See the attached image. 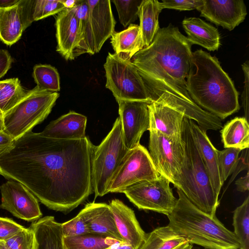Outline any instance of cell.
Instances as JSON below:
<instances>
[{
    "label": "cell",
    "mask_w": 249,
    "mask_h": 249,
    "mask_svg": "<svg viewBox=\"0 0 249 249\" xmlns=\"http://www.w3.org/2000/svg\"><path fill=\"white\" fill-rule=\"evenodd\" d=\"M93 146L88 137L56 139L31 131L0 155V175L23 184L48 208L68 213L93 192Z\"/></svg>",
    "instance_id": "1"
},
{
    "label": "cell",
    "mask_w": 249,
    "mask_h": 249,
    "mask_svg": "<svg viewBox=\"0 0 249 249\" xmlns=\"http://www.w3.org/2000/svg\"><path fill=\"white\" fill-rule=\"evenodd\" d=\"M193 246L169 226L159 227L148 233L138 249H192Z\"/></svg>",
    "instance_id": "25"
},
{
    "label": "cell",
    "mask_w": 249,
    "mask_h": 249,
    "mask_svg": "<svg viewBox=\"0 0 249 249\" xmlns=\"http://www.w3.org/2000/svg\"><path fill=\"white\" fill-rule=\"evenodd\" d=\"M27 92L18 78L0 81V109L3 115L20 101Z\"/></svg>",
    "instance_id": "31"
},
{
    "label": "cell",
    "mask_w": 249,
    "mask_h": 249,
    "mask_svg": "<svg viewBox=\"0 0 249 249\" xmlns=\"http://www.w3.org/2000/svg\"><path fill=\"white\" fill-rule=\"evenodd\" d=\"M4 242L8 249H37L35 234L30 227Z\"/></svg>",
    "instance_id": "37"
},
{
    "label": "cell",
    "mask_w": 249,
    "mask_h": 249,
    "mask_svg": "<svg viewBox=\"0 0 249 249\" xmlns=\"http://www.w3.org/2000/svg\"><path fill=\"white\" fill-rule=\"evenodd\" d=\"M65 9H71L77 4L78 0H61Z\"/></svg>",
    "instance_id": "47"
},
{
    "label": "cell",
    "mask_w": 249,
    "mask_h": 249,
    "mask_svg": "<svg viewBox=\"0 0 249 249\" xmlns=\"http://www.w3.org/2000/svg\"><path fill=\"white\" fill-rule=\"evenodd\" d=\"M235 184L238 191L245 192L248 191L249 188V170L247 171L246 175L238 178L235 181Z\"/></svg>",
    "instance_id": "45"
},
{
    "label": "cell",
    "mask_w": 249,
    "mask_h": 249,
    "mask_svg": "<svg viewBox=\"0 0 249 249\" xmlns=\"http://www.w3.org/2000/svg\"><path fill=\"white\" fill-rule=\"evenodd\" d=\"M34 0H19L13 6L0 8V40L11 46L21 37L24 30L34 21Z\"/></svg>",
    "instance_id": "14"
},
{
    "label": "cell",
    "mask_w": 249,
    "mask_h": 249,
    "mask_svg": "<svg viewBox=\"0 0 249 249\" xmlns=\"http://www.w3.org/2000/svg\"><path fill=\"white\" fill-rule=\"evenodd\" d=\"M242 68L244 71L245 76L244 90L242 95V106L245 112V118L249 122V61L248 60L242 64Z\"/></svg>",
    "instance_id": "41"
},
{
    "label": "cell",
    "mask_w": 249,
    "mask_h": 249,
    "mask_svg": "<svg viewBox=\"0 0 249 249\" xmlns=\"http://www.w3.org/2000/svg\"><path fill=\"white\" fill-rule=\"evenodd\" d=\"M191 131L200 157L209 175L212 187L219 196L221 183L217 160V150L206 134V131L191 120Z\"/></svg>",
    "instance_id": "22"
},
{
    "label": "cell",
    "mask_w": 249,
    "mask_h": 249,
    "mask_svg": "<svg viewBox=\"0 0 249 249\" xmlns=\"http://www.w3.org/2000/svg\"><path fill=\"white\" fill-rule=\"evenodd\" d=\"M0 207L14 216L26 220H36L41 217L38 199L23 184L10 180L0 186Z\"/></svg>",
    "instance_id": "12"
},
{
    "label": "cell",
    "mask_w": 249,
    "mask_h": 249,
    "mask_svg": "<svg viewBox=\"0 0 249 249\" xmlns=\"http://www.w3.org/2000/svg\"><path fill=\"white\" fill-rule=\"evenodd\" d=\"M24 228L11 219L0 217V241L12 237Z\"/></svg>",
    "instance_id": "40"
},
{
    "label": "cell",
    "mask_w": 249,
    "mask_h": 249,
    "mask_svg": "<svg viewBox=\"0 0 249 249\" xmlns=\"http://www.w3.org/2000/svg\"><path fill=\"white\" fill-rule=\"evenodd\" d=\"M191 120L184 117L183 120L181 138L184 146V156L179 172L173 184L198 209L213 216L219 204L218 196L212 187L193 139Z\"/></svg>",
    "instance_id": "5"
},
{
    "label": "cell",
    "mask_w": 249,
    "mask_h": 249,
    "mask_svg": "<svg viewBox=\"0 0 249 249\" xmlns=\"http://www.w3.org/2000/svg\"><path fill=\"white\" fill-rule=\"evenodd\" d=\"M79 213L84 219L90 232L124 241L117 230L108 204L95 202L88 203Z\"/></svg>",
    "instance_id": "20"
},
{
    "label": "cell",
    "mask_w": 249,
    "mask_h": 249,
    "mask_svg": "<svg viewBox=\"0 0 249 249\" xmlns=\"http://www.w3.org/2000/svg\"><path fill=\"white\" fill-rule=\"evenodd\" d=\"M182 24L187 35L186 37L192 45H199L210 51L219 49L220 34L215 27L195 17L185 18Z\"/></svg>",
    "instance_id": "23"
},
{
    "label": "cell",
    "mask_w": 249,
    "mask_h": 249,
    "mask_svg": "<svg viewBox=\"0 0 249 249\" xmlns=\"http://www.w3.org/2000/svg\"><path fill=\"white\" fill-rule=\"evenodd\" d=\"M19 0H0V8H6L14 5Z\"/></svg>",
    "instance_id": "48"
},
{
    "label": "cell",
    "mask_w": 249,
    "mask_h": 249,
    "mask_svg": "<svg viewBox=\"0 0 249 249\" xmlns=\"http://www.w3.org/2000/svg\"><path fill=\"white\" fill-rule=\"evenodd\" d=\"M242 150L232 147L225 148L217 150L218 169L221 183L234 172L239 160V155Z\"/></svg>",
    "instance_id": "34"
},
{
    "label": "cell",
    "mask_w": 249,
    "mask_h": 249,
    "mask_svg": "<svg viewBox=\"0 0 249 249\" xmlns=\"http://www.w3.org/2000/svg\"><path fill=\"white\" fill-rule=\"evenodd\" d=\"M3 114L0 109V131L3 130Z\"/></svg>",
    "instance_id": "49"
},
{
    "label": "cell",
    "mask_w": 249,
    "mask_h": 249,
    "mask_svg": "<svg viewBox=\"0 0 249 249\" xmlns=\"http://www.w3.org/2000/svg\"><path fill=\"white\" fill-rule=\"evenodd\" d=\"M186 89L198 107L221 120L240 109L233 82L218 59L201 49L192 52Z\"/></svg>",
    "instance_id": "3"
},
{
    "label": "cell",
    "mask_w": 249,
    "mask_h": 249,
    "mask_svg": "<svg viewBox=\"0 0 249 249\" xmlns=\"http://www.w3.org/2000/svg\"><path fill=\"white\" fill-rule=\"evenodd\" d=\"M13 59L6 50L0 49V78L4 76L11 68Z\"/></svg>",
    "instance_id": "42"
},
{
    "label": "cell",
    "mask_w": 249,
    "mask_h": 249,
    "mask_svg": "<svg viewBox=\"0 0 249 249\" xmlns=\"http://www.w3.org/2000/svg\"><path fill=\"white\" fill-rule=\"evenodd\" d=\"M92 35L94 53H98L115 32L116 21L109 0H87Z\"/></svg>",
    "instance_id": "16"
},
{
    "label": "cell",
    "mask_w": 249,
    "mask_h": 249,
    "mask_svg": "<svg viewBox=\"0 0 249 249\" xmlns=\"http://www.w3.org/2000/svg\"><path fill=\"white\" fill-rule=\"evenodd\" d=\"M59 97L58 92L36 87L27 91L25 97L3 115V131L14 140L31 131L47 117Z\"/></svg>",
    "instance_id": "6"
},
{
    "label": "cell",
    "mask_w": 249,
    "mask_h": 249,
    "mask_svg": "<svg viewBox=\"0 0 249 249\" xmlns=\"http://www.w3.org/2000/svg\"><path fill=\"white\" fill-rule=\"evenodd\" d=\"M232 225L239 249H249V196L233 212Z\"/></svg>",
    "instance_id": "32"
},
{
    "label": "cell",
    "mask_w": 249,
    "mask_h": 249,
    "mask_svg": "<svg viewBox=\"0 0 249 249\" xmlns=\"http://www.w3.org/2000/svg\"><path fill=\"white\" fill-rule=\"evenodd\" d=\"M148 130H157L170 137H180L184 114L162 102L155 101L148 106Z\"/></svg>",
    "instance_id": "19"
},
{
    "label": "cell",
    "mask_w": 249,
    "mask_h": 249,
    "mask_svg": "<svg viewBox=\"0 0 249 249\" xmlns=\"http://www.w3.org/2000/svg\"><path fill=\"white\" fill-rule=\"evenodd\" d=\"M86 116L71 111L50 122L39 134L43 137L61 140H77L85 138Z\"/></svg>",
    "instance_id": "21"
},
{
    "label": "cell",
    "mask_w": 249,
    "mask_h": 249,
    "mask_svg": "<svg viewBox=\"0 0 249 249\" xmlns=\"http://www.w3.org/2000/svg\"><path fill=\"white\" fill-rule=\"evenodd\" d=\"M142 0H112L119 21L124 27L133 24L138 18L139 8Z\"/></svg>",
    "instance_id": "35"
},
{
    "label": "cell",
    "mask_w": 249,
    "mask_h": 249,
    "mask_svg": "<svg viewBox=\"0 0 249 249\" xmlns=\"http://www.w3.org/2000/svg\"><path fill=\"white\" fill-rule=\"evenodd\" d=\"M249 148H246L244 150H242V155L239 158V160L238 163L237 164L236 167L232 173V176L229 180V182L228 184V186L230 184L232 180L236 177L237 175L240 172L243 170L247 169L248 171L249 170Z\"/></svg>",
    "instance_id": "43"
},
{
    "label": "cell",
    "mask_w": 249,
    "mask_h": 249,
    "mask_svg": "<svg viewBox=\"0 0 249 249\" xmlns=\"http://www.w3.org/2000/svg\"><path fill=\"white\" fill-rule=\"evenodd\" d=\"M128 151L123 141L121 120L118 117L101 143L93 146L91 170L95 198L107 194L109 180Z\"/></svg>",
    "instance_id": "7"
},
{
    "label": "cell",
    "mask_w": 249,
    "mask_h": 249,
    "mask_svg": "<svg viewBox=\"0 0 249 249\" xmlns=\"http://www.w3.org/2000/svg\"><path fill=\"white\" fill-rule=\"evenodd\" d=\"M34 231L37 249H65L61 224L53 216H46L34 221L30 227Z\"/></svg>",
    "instance_id": "24"
},
{
    "label": "cell",
    "mask_w": 249,
    "mask_h": 249,
    "mask_svg": "<svg viewBox=\"0 0 249 249\" xmlns=\"http://www.w3.org/2000/svg\"><path fill=\"white\" fill-rule=\"evenodd\" d=\"M177 204L167 215L168 226L189 243L205 249H239L233 231L228 230L216 215L211 216L195 206L181 191L177 189Z\"/></svg>",
    "instance_id": "4"
},
{
    "label": "cell",
    "mask_w": 249,
    "mask_h": 249,
    "mask_svg": "<svg viewBox=\"0 0 249 249\" xmlns=\"http://www.w3.org/2000/svg\"><path fill=\"white\" fill-rule=\"evenodd\" d=\"M32 76L39 89L54 92L60 90V76L55 67L48 64L36 65Z\"/></svg>",
    "instance_id": "33"
},
{
    "label": "cell",
    "mask_w": 249,
    "mask_h": 249,
    "mask_svg": "<svg viewBox=\"0 0 249 249\" xmlns=\"http://www.w3.org/2000/svg\"><path fill=\"white\" fill-rule=\"evenodd\" d=\"M192 249H193L192 248Z\"/></svg>",
    "instance_id": "51"
},
{
    "label": "cell",
    "mask_w": 249,
    "mask_h": 249,
    "mask_svg": "<svg viewBox=\"0 0 249 249\" xmlns=\"http://www.w3.org/2000/svg\"><path fill=\"white\" fill-rule=\"evenodd\" d=\"M192 44L177 27L160 28L152 43L131 61L137 69L153 101L182 112L205 131L222 127L221 120L198 107L191 99L186 80L190 68Z\"/></svg>",
    "instance_id": "2"
},
{
    "label": "cell",
    "mask_w": 249,
    "mask_h": 249,
    "mask_svg": "<svg viewBox=\"0 0 249 249\" xmlns=\"http://www.w3.org/2000/svg\"><path fill=\"white\" fill-rule=\"evenodd\" d=\"M78 18L81 42L75 50L73 58L84 54H94L92 35L87 0H78L76 5L71 9Z\"/></svg>",
    "instance_id": "29"
},
{
    "label": "cell",
    "mask_w": 249,
    "mask_h": 249,
    "mask_svg": "<svg viewBox=\"0 0 249 249\" xmlns=\"http://www.w3.org/2000/svg\"><path fill=\"white\" fill-rule=\"evenodd\" d=\"M104 67L106 88L112 92L116 100L153 102L142 77L131 60L108 53Z\"/></svg>",
    "instance_id": "8"
},
{
    "label": "cell",
    "mask_w": 249,
    "mask_h": 249,
    "mask_svg": "<svg viewBox=\"0 0 249 249\" xmlns=\"http://www.w3.org/2000/svg\"><path fill=\"white\" fill-rule=\"evenodd\" d=\"M56 51L66 60L74 59L73 53L81 39L78 20L71 9H65L55 18Z\"/></svg>",
    "instance_id": "17"
},
{
    "label": "cell",
    "mask_w": 249,
    "mask_h": 249,
    "mask_svg": "<svg viewBox=\"0 0 249 249\" xmlns=\"http://www.w3.org/2000/svg\"><path fill=\"white\" fill-rule=\"evenodd\" d=\"M0 249H8L3 241H0Z\"/></svg>",
    "instance_id": "50"
},
{
    "label": "cell",
    "mask_w": 249,
    "mask_h": 249,
    "mask_svg": "<svg viewBox=\"0 0 249 249\" xmlns=\"http://www.w3.org/2000/svg\"><path fill=\"white\" fill-rule=\"evenodd\" d=\"M110 43L115 53L129 60L144 48L140 26L133 23L121 32L115 31Z\"/></svg>",
    "instance_id": "26"
},
{
    "label": "cell",
    "mask_w": 249,
    "mask_h": 249,
    "mask_svg": "<svg viewBox=\"0 0 249 249\" xmlns=\"http://www.w3.org/2000/svg\"><path fill=\"white\" fill-rule=\"evenodd\" d=\"M12 137L5 131H0V155L10 148L14 142Z\"/></svg>",
    "instance_id": "44"
},
{
    "label": "cell",
    "mask_w": 249,
    "mask_h": 249,
    "mask_svg": "<svg viewBox=\"0 0 249 249\" xmlns=\"http://www.w3.org/2000/svg\"><path fill=\"white\" fill-rule=\"evenodd\" d=\"M200 16L231 31L242 23L247 14L243 0H202Z\"/></svg>",
    "instance_id": "15"
},
{
    "label": "cell",
    "mask_w": 249,
    "mask_h": 249,
    "mask_svg": "<svg viewBox=\"0 0 249 249\" xmlns=\"http://www.w3.org/2000/svg\"><path fill=\"white\" fill-rule=\"evenodd\" d=\"M224 148L232 147L241 150L249 148V122L245 117H235L228 122L221 130Z\"/></svg>",
    "instance_id": "28"
},
{
    "label": "cell",
    "mask_w": 249,
    "mask_h": 249,
    "mask_svg": "<svg viewBox=\"0 0 249 249\" xmlns=\"http://www.w3.org/2000/svg\"><path fill=\"white\" fill-rule=\"evenodd\" d=\"M65 9L61 0H34L33 21H37L57 14Z\"/></svg>",
    "instance_id": "36"
},
{
    "label": "cell",
    "mask_w": 249,
    "mask_h": 249,
    "mask_svg": "<svg viewBox=\"0 0 249 249\" xmlns=\"http://www.w3.org/2000/svg\"><path fill=\"white\" fill-rule=\"evenodd\" d=\"M163 9L157 0H142L138 11L144 48L153 41L160 28L159 16Z\"/></svg>",
    "instance_id": "27"
},
{
    "label": "cell",
    "mask_w": 249,
    "mask_h": 249,
    "mask_svg": "<svg viewBox=\"0 0 249 249\" xmlns=\"http://www.w3.org/2000/svg\"><path fill=\"white\" fill-rule=\"evenodd\" d=\"M116 100L119 106L124 143L129 150L140 144L142 134L148 130V106L150 103L143 101Z\"/></svg>",
    "instance_id": "13"
},
{
    "label": "cell",
    "mask_w": 249,
    "mask_h": 249,
    "mask_svg": "<svg viewBox=\"0 0 249 249\" xmlns=\"http://www.w3.org/2000/svg\"><path fill=\"white\" fill-rule=\"evenodd\" d=\"M149 154L159 174L173 184L184 156L180 137H170L157 130H149Z\"/></svg>",
    "instance_id": "11"
},
{
    "label": "cell",
    "mask_w": 249,
    "mask_h": 249,
    "mask_svg": "<svg viewBox=\"0 0 249 249\" xmlns=\"http://www.w3.org/2000/svg\"><path fill=\"white\" fill-rule=\"evenodd\" d=\"M160 176L149 152L139 144L128 150L122 159L109 180L107 194L122 193L136 183L155 179Z\"/></svg>",
    "instance_id": "9"
},
{
    "label": "cell",
    "mask_w": 249,
    "mask_h": 249,
    "mask_svg": "<svg viewBox=\"0 0 249 249\" xmlns=\"http://www.w3.org/2000/svg\"><path fill=\"white\" fill-rule=\"evenodd\" d=\"M119 240L93 232L75 236L63 237L65 249H110Z\"/></svg>",
    "instance_id": "30"
},
{
    "label": "cell",
    "mask_w": 249,
    "mask_h": 249,
    "mask_svg": "<svg viewBox=\"0 0 249 249\" xmlns=\"http://www.w3.org/2000/svg\"><path fill=\"white\" fill-rule=\"evenodd\" d=\"M112 212L117 230L123 240L138 249L146 233L141 228L132 209L118 199L108 204Z\"/></svg>",
    "instance_id": "18"
},
{
    "label": "cell",
    "mask_w": 249,
    "mask_h": 249,
    "mask_svg": "<svg viewBox=\"0 0 249 249\" xmlns=\"http://www.w3.org/2000/svg\"><path fill=\"white\" fill-rule=\"evenodd\" d=\"M63 237L75 236L89 232L88 226L78 213L75 217L61 224Z\"/></svg>",
    "instance_id": "38"
},
{
    "label": "cell",
    "mask_w": 249,
    "mask_h": 249,
    "mask_svg": "<svg viewBox=\"0 0 249 249\" xmlns=\"http://www.w3.org/2000/svg\"><path fill=\"white\" fill-rule=\"evenodd\" d=\"M170 182L162 175L153 180L136 183L122 193L138 209L168 215L175 208L178 199L170 187Z\"/></svg>",
    "instance_id": "10"
},
{
    "label": "cell",
    "mask_w": 249,
    "mask_h": 249,
    "mask_svg": "<svg viewBox=\"0 0 249 249\" xmlns=\"http://www.w3.org/2000/svg\"><path fill=\"white\" fill-rule=\"evenodd\" d=\"M110 249H134V248L126 242L120 241Z\"/></svg>",
    "instance_id": "46"
},
{
    "label": "cell",
    "mask_w": 249,
    "mask_h": 249,
    "mask_svg": "<svg viewBox=\"0 0 249 249\" xmlns=\"http://www.w3.org/2000/svg\"><path fill=\"white\" fill-rule=\"evenodd\" d=\"M202 0H162V9H172L179 11H189L198 9L202 5Z\"/></svg>",
    "instance_id": "39"
}]
</instances>
